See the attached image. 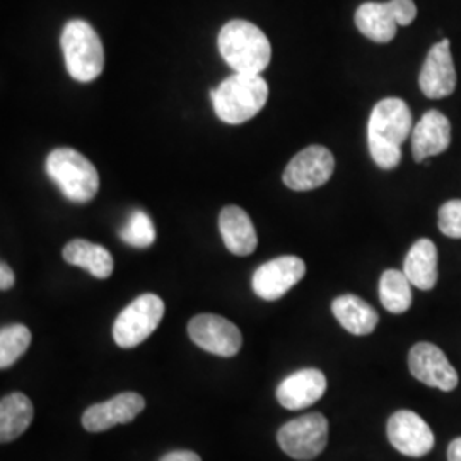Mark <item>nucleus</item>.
<instances>
[{"label":"nucleus","mask_w":461,"mask_h":461,"mask_svg":"<svg viewBox=\"0 0 461 461\" xmlns=\"http://www.w3.org/2000/svg\"><path fill=\"white\" fill-rule=\"evenodd\" d=\"M412 113L403 99H381L367 123L371 158L381 169H393L402 161V144L412 133Z\"/></svg>","instance_id":"f257e3e1"},{"label":"nucleus","mask_w":461,"mask_h":461,"mask_svg":"<svg viewBox=\"0 0 461 461\" xmlns=\"http://www.w3.org/2000/svg\"><path fill=\"white\" fill-rule=\"evenodd\" d=\"M217 47L226 64L240 74H262L270 64L272 47L267 34L245 19L222 26Z\"/></svg>","instance_id":"f03ea898"},{"label":"nucleus","mask_w":461,"mask_h":461,"mask_svg":"<svg viewBox=\"0 0 461 461\" xmlns=\"http://www.w3.org/2000/svg\"><path fill=\"white\" fill-rule=\"evenodd\" d=\"M215 115L230 125L251 120L268 99V84L260 74L230 76L211 91Z\"/></svg>","instance_id":"7ed1b4c3"},{"label":"nucleus","mask_w":461,"mask_h":461,"mask_svg":"<svg viewBox=\"0 0 461 461\" xmlns=\"http://www.w3.org/2000/svg\"><path fill=\"white\" fill-rule=\"evenodd\" d=\"M60 45L68 76L79 83L98 79L104 68V50L95 28L83 19H72L64 26Z\"/></svg>","instance_id":"20e7f679"},{"label":"nucleus","mask_w":461,"mask_h":461,"mask_svg":"<svg viewBox=\"0 0 461 461\" xmlns=\"http://www.w3.org/2000/svg\"><path fill=\"white\" fill-rule=\"evenodd\" d=\"M47 175L70 202L86 203L98 194V169L76 149L51 150L47 158Z\"/></svg>","instance_id":"39448f33"},{"label":"nucleus","mask_w":461,"mask_h":461,"mask_svg":"<svg viewBox=\"0 0 461 461\" xmlns=\"http://www.w3.org/2000/svg\"><path fill=\"white\" fill-rule=\"evenodd\" d=\"M165 316V303L156 294H142L116 316L113 340L122 348H133L156 331Z\"/></svg>","instance_id":"423d86ee"},{"label":"nucleus","mask_w":461,"mask_h":461,"mask_svg":"<svg viewBox=\"0 0 461 461\" xmlns=\"http://www.w3.org/2000/svg\"><path fill=\"white\" fill-rule=\"evenodd\" d=\"M282 451L299 461L314 460L329 443V420L321 413H308L289 420L277 434Z\"/></svg>","instance_id":"0eeeda50"},{"label":"nucleus","mask_w":461,"mask_h":461,"mask_svg":"<svg viewBox=\"0 0 461 461\" xmlns=\"http://www.w3.org/2000/svg\"><path fill=\"white\" fill-rule=\"evenodd\" d=\"M335 171V158L323 146H310L296 154L285 166L284 185L296 192H308L323 186Z\"/></svg>","instance_id":"6e6552de"},{"label":"nucleus","mask_w":461,"mask_h":461,"mask_svg":"<svg viewBox=\"0 0 461 461\" xmlns=\"http://www.w3.org/2000/svg\"><path fill=\"white\" fill-rule=\"evenodd\" d=\"M188 335L200 348L221 357L236 356L243 346L240 329L219 314L203 313L192 318Z\"/></svg>","instance_id":"1a4fd4ad"},{"label":"nucleus","mask_w":461,"mask_h":461,"mask_svg":"<svg viewBox=\"0 0 461 461\" xmlns=\"http://www.w3.org/2000/svg\"><path fill=\"white\" fill-rule=\"evenodd\" d=\"M306 274V264L293 255L274 258L260 265L251 279L255 294L265 301H277L291 291Z\"/></svg>","instance_id":"9d476101"},{"label":"nucleus","mask_w":461,"mask_h":461,"mask_svg":"<svg viewBox=\"0 0 461 461\" xmlns=\"http://www.w3.org/2000/svg\"><path fill=\"white\" fill-rule=\"evenodd\" d=\"M409 369L415 379L443 392H453L458 386V373L451 366L445 352L434 344L420 342L411 348Z\"/></svg>","instance_id":"9b49d317"},{"label":"nucleus","mask_w":461,"mask_h":461,"mask_svg":"<svg viewBox=\"0 0 461 461\" xmlns=\"http://www.w3.org/2000/svg\"><path fill=\"white\" fill-rule=\"evenodd\" d=\"M388 439L405 456L420 458L434 447V432L428 422L412 412L398 411L388 420Z\"/></svg>","instance_id":"f8f14e48"},{"label":"nucleus","mask_w":461,"mask_h":461,"mask_svg":"<svg viewBox=\"0 0 461 461\" xmlns=\"http://www.w3.org/2000/svg\"><path fill=\"white\" fill-rule=\"evenodd\" d=\"M419 84L422 93L430 99H441L453 95L456 87V70L447 38L429 50L419 76Z\"/></svg>","instance_id":"ddd939ff"},{"label":"nucleus","mask_w":461,"mask_h":461,"mask_svg":"<svg viewBox=\"0 0 461 461\" xmlns=\"http://www.w3.org/2000/svg\"><path fill=\"white\" fill-rule=\"evenodd\" d=\"M146 409L144 396L125 392L108 402L91 405L83 415V426L89 432H103L118 424H129Z\"/></svg>","instance_id":"4468645a"},{"label":"nucleus","mask_w":461,"mask_h":461,"mask_svg":"<svg viewBox=\"0 0 461 461\" xmlns=\"http://www.w3.org/2000/svg\"><path fill=\"white\" fill-rule=\"evenodd\" d=\"M327 392V378L320 369L308 367L282 379L277 400L287 411H301L316 403Z\"/></svg>","instance_id":"2eb2a0df"},{"label":"nucleus","mask_w":461,"mask_h":461,"mask_svg":"<svg viewBox=\"0 0 461 461\" xmlns=\"http://www.w3.org/2000/svg\"><path fill=\"white\" fill-rule=\"evenodd\" d=\"M451 123L441 112L430 110L419 120L412 131V154L415 163H424L449 148Z\"/></svg>","instance_id":"dca6fc26"},{"label":"nucleus","mask_w":461,"mask_h":461,"mask_svg":"<svg viewBox=\"0 0 461 461\" xmlns=\"http://www.w3.org/2000/svg\"><path fill=\"white\" fill-rule=\"evenodd\" d=\"M219 230L226 248L236 257L251 255L257 245V230L249 219V215L236 205H228L219 215Z\"/></svg>","instance_id":"f3484780"},{"label":"nucleus","mask_w":461,"mask_h":461,"mask_svg":"<svg viewBox=\"0 0 461 461\" xmlns=\"http://www.w3.org/2000/svg\"><path fill=\"white\" fill-rule=\"evenodd\" d=\"M354 19L357 30L371 41L390 43L396 36L398 23L392 0L361 4Z\"/></svg>","instance_id":"a211bd4d"},{"label":"nucleus","mask_w":461,"mask_h":461,"mask_svg":"<svg viewBox=\"0 0 461 461\" xmlns=\"http://www.w3.org/2000/svg\"><path fill=\"white\" fill-rule=\"evenodd\" d=\"M403 274L411 284L420 291H430L438 284V248L428 240L420 238L413 243L403 262Z\"/></svg>","instance_id":"6ab92c4d"},{"label":"nucleus","mask_w":461,"mask_h":461,"mask_svg":"<svg viewBox=\"0 0 461 461\" xmlns=\"http://www.w3.org/2000/svg\"><path fill=\"white\" fill-rule=\"evenodd\" d=\"M331 313L348 333L357 337L369 335L378 327L376 310L354 294L337 297L331 303Z\"/></svg>","instance_id":"aec40b11"},{"label":"nucleus","mask_w":461,"mask_h":461,"mask_svg":"<svg viewBox=\"0 0 461 461\" xmlns=\"http://www.w3.org/2000/svg\"><path fill=\"white\" fill-rule=\"evenodd\" d=\"M64 260L67 264L81 267L96 279H108L113 274V257L106 248L86 241L72 240L64 248Z\"/></svg>","instance_id":"412c9836"},{"label":"nucleus","mask_w":461,"mask_h":461,"mask_svg":"<svg viewBox=\"0 0 461 461\" xmlns=\"http://www.w3.org/2000/svg\"><path fill=\"white\" fill-rule=\"evenodd\" d=\"M34 407L24 393H11L0 402V441L11 443L32 426Z\"/></svg>","instance_id":"4be33fe9"},{"label":"nucleus","mask_w":461,"mask_h":461,"mask_svg":"<svg viewBox=\"0 0 461 461\" xmlns=\"http://www.w3.org/2000/svg\"><path fill=\"white\" fill-rule=\"evenodd\" d=\"M411 280L400 270H384L379 279V299L390 313H405L412 306Z\"/></svg>","instance_id":"5701e85b"},{"label":"nucleus","mask_w":461,"mask_h":461,"mask_svg":"<svg viewBox=\"0 0 461 461\" xmlns=\"http://www.w3.org/2000/svg\"><path fill=\"white\" fill-rule=\"evenodd\" d=\"M32 344V331L24 325H9L0 330V367L7 369L24 356Z\"/></svg>","instance_id":"b1692460"},{"label":"nucleus","mask_w":461,"mask_h":461,"mask_svg":"<svg viewBox=\"0 0 461 461\" xmlns=\"http://www.w3.org/2000/svg\"><path fill=\"white\" fill-rule=\"evenodd\" d=\"M120 238L133 248H148L156 241V228L146 212L133 211L127 224L120 230Z\"/></svg>","instance_id":"393cba45"},{"label":"nucleus","mask_w":461,"mask_h":461,"mask_svg":"<svg viewBox=\"0 0 461 461\" xmlns=\"http://www.w3.org/2000/svg\"><path fill=\"white\" fill-rule=\"evenodd\" d=\"M439 230L453 240H461V200H449L439 209Z\"/></svg>","instance_id":"a878e982"},{"label":"nucleus","mask_w":461,"mask_h":461,"mask_svg":"<svg viewBox=\"0 0 461 461\" xmlns=\"http://www.w3.org/2000/svg\"><path fill=\"white\" fill-rule=\"evenodd\" d=\"M398 26H409L417 17V5L413 0H392Z\"/></svg>","instance_id":"bb28decb"},{"label":"nucleus","mask_w":461,"mask_h":461,"mask_svg":"<svg viewBox=\"0 0 461 461\" xmlns=\"http://www.w3.org/2000/svg\"><path fill=\"white\" fill-rule=\"evenodd\" d=\"M14 272L7 264L0 265V289L2 291H9L14 285Z\"/></svg>","instance_id":"cd10ccee"},{"label":"nucleus","mask_w":461,"mask_h":461,"mask_svg":"<svg viewBox=\"0 0 461 461\" xmlns=\"http://www.w3.org/2000/svg\"><path fill=\"white\" fill-rule=\"evenodd\" d=\"M161 461H202L197 453L194 451H171Z\"/></svg>","instance_id":"c85d7f7f"},{"label":"nucleus","mask_w":461,"mask_h":461,"mask_svg":"<svg viewBox=\"0 0 461 461\" xmlns=\"http://www.w3.org/2000/svg\"><path fill=\"white\" fill-rule=\"evenodd\" d=\"M447 461H461V438L451 441L447 447Z\"/></svg>","instance_id":"c756f323"}]
</instances>
